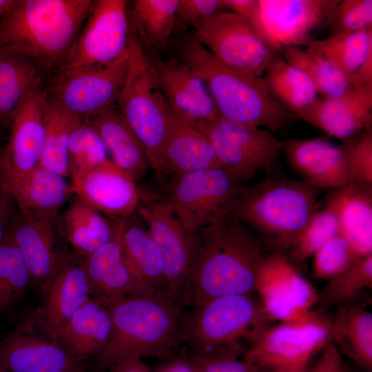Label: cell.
Listing matches in <instances>:
<instances>
[{"label":"cell","mask_w":372,"mask_h":372,"mask_svg":"<svg viewBox=\"0 0 372 372\" xmlns=\"http://www.w3.org/2000/svg\"><path fill=\"white\" fill-rule=\"evenodd\" d=\"M178 0H135L132 6L130 28L141 46L161 49L174 32Z\"/></svg>","instance_id":"obj_37"},{"label":"cell","mask_w":372,"mask_h":372,"mask_svg":"<svg viewBox=\"0 0 372 372\" xmlns=\"http://www.w3.org/2000/svg\"><path fill=\"white\" fill-rule=\"evenodd\" d=\"M45 72L32 59L0 50V125H10L23 100L42 84Z\"/></svg>","instance_id":"obj_35"},{"label":"cell","mask_w":372,"mask_h":372,"mask_svg":"<svg viewBox=\"0 0 372 372\" xmlns=\"http://www.w3.org/2000/svg\"><path fill=\"white\" fill-rule=\"evenodd\" d=\"M183 303L167 293L130 295L110 307L109 340L95 358L106 371L123 360L164 357L181 341Z\"/></svg>","instance_id":"obj_3"},{"label":"cell","mask_w":372,"mask_h":372,"mask_svg":"<svg viewBox=\"0 0 372 372\" xmlns=\"http://www.w3.org/2000/svg\"><path fill=\"white\" fill-rule=\"evenodd\" d=\"M125 220H118L116 232L112 240L88 256L80 258L91 296L108 307L127 296L146 293L123 259L122 234Z\"/></svg>","instance_id":"obj_24"},{"label":"cell","mask_w":372,"mask_h":372,"mask_svg":"<svg viewBox=\"0 0 372 372\" xmlns=\"http://www.w3.org/2000/svg\"><path fill=\"white\" fill-rule=\"evenodd\" d=\"M111 329L110 308L91 296L54 338L76 359L85 363L103 351L109 340Z\"/></svg>","instance_id":"obj_27"},{"label":"cell","mask_w":372,"mask_h":372,"mask_svg":"<svg viewBox=\"0 0 372 372\" xmlns=\"http://www.w3.org/2000/svg\"><path fill=\"white\" fill-rule=\"evenodd\" d=\"M326 26L328 37L341 38L372 28V0H340Z\"/></svg>","instance_id":"obj_45"},{"label":"cell","mask_w":372,"mask_h":372,"mask_svg":"<svg viewBox=\"0 0 372 372\" xmlns=\"http://www.w3.org/2000/svg\"><path fill=\"white\" fill-rule=\"evenodd\" d=\"M5 190V189L3 187V185L0 180V195L3 193V192Z\"/></svg>","instance_id":"obj_56"},{"label":"cell","mask_w":372,"mask_h":372,"mask_svg":"<svg viewBox=\"0 0 372 372\" xmlns=\"http://www.w3.org/2000/svg\"><path fill=\"white\" fill-rule=\"evenodd\" d=\"M47 99L45 134L39 165L66 178L69 176V138L73 128L81 119Z\"/></svg>","instance_id":"obj_39"},{"label":"cell","mask_w":372,"mask_h":372,"mask_svg":"<svg viewBox=\"0 0 372 372\" xmlns=\"http://www.w3.org/2000/svg\"><path fill=\"white\" fill-rule=\"evenodd\" d=\"M280 52L283 59L308 76L320 98H336L353 87L337 67L310 45L285 46Z\"/></svg>","instance_id":"obj_38"},{"label":"cell","mask_w":372,"mask_h":372,"mask_svg":"<svg viewBox=\"0 0 372 372\" xmlns=\"http://www.w3.org/2000/svg\"><path fill=\"white\" fill-rule=\"evenodd\" d=\"M263 25L278 53L285 46H306L327 25L340 0H258Z\"/></svg>","instance_id":"obj_19"},{"label":"cell","mask_w":372,"mask_h":372,"mask_svg":"<svg viewBox=\"0 0 372 372\" xmlns=\"http://www.w3.org/2000/svg\"><path fill=\"white\" fill-rule=\"evenodd\" d=\"M262 372H310L308 366L285 367L262 371Z\"/></svg>","instance_id":"obj_54"},{"label":"cell","mask_w":372,"mask_h":372,"mask_svg":"<svg viewBox=\"0 0 372 372\" xmlns=\"http://www.w3.org/2000/svg\"><path fill=\"white\" fill-rule=\"evenodd\" d=\"M372 286V254L362 257L340 274L329 279L319 296L323 304L341 305Z\"/></svg>","instance_id":"obj_43"},{"label":"cell","mask_w":372,"mask_h":372,"mask_svg":"<svg viewBox=\"0 0 372 372\" xmlns=\"http://www.w3.org/2000/svg\"><path fill=\"white\" fill-rule=\"evenodd\" d=\"M138 212L161 254L167 292L183 302L200 249L198 233L187 230L166 200L140 206Z\"/></svg>","instance_id":"obj_14"},{"label":"cell","mask_w":372,"mask_h":372,"mask_svg":"<svg viewBox=\"0 0 372 372\" xmlns=\"http://www.w3.org/2000/svg\"><path fill=\"white\" fill-rule=\"evenodd\" d=\"M193 123L211 141L223 168L240 182L279 165L282 141L267 130L242 126L220 117Z\"/></svg>","instance_id":"obj_9"},{"label":"cell","mask_w":372,"mask_h":372,"mask_svg":"<svg viewBox=\"0 0 372 372\" xmlns=\"http://www.w3.org/2000/svg\"><path fill=\"white\" fill-rule=\"evenodd\" d=\"M47 105L41 84L26 96L11 121L8 142L0 152V180L8 193L39 165L45 134Z\"/></svg>","instance_id":"obj_16"},{"label":"cell","mask_w":372,"mask_h":372,"mask_svg":"<svg viewBox=\"0 0 372 372\" xmlns=\"http://www.w3.org/2000/svg\"><path fill=\"white\" fill-rule=\"evenodd\" d=\"M107 149L101 137L87 120L73 128L68 142V172L71 183L99 166L107 158Z\"/></svg>","instance_id":"obj_40"},{"label":"cell","mask_w":372,"mask_h":372,"mask_svg":"<svg viewBox=\"0 0 372 372\" xmlns=\"http://www.w3.org/2000/svg\"><path fill=\"white\" fill-rule=\"evenodd\" d=\"M254 291L270 322H287L304 316L320 296L287 254L281 252L266 256L258 271Z\"/></svg>","instance_id":"obj_17"},{"label":"cell","mask_w":372,"mask_h":372,"mask_svg":"<svg viewBox=\"0 0 372 372\" xmlns=\"http://www.w3.org/2000/svg\"><path fill=\"white\" fill-rule=\"evenodd\" d=\"M313 273L318 279H331L356 263L362 257L340 233L337 234L312 256Z\"/></svg>","instance_id":"obj_44"},{"label":"cell","mask_w":372,"mask_h":372,"mask_svg":"<svg viewBox=\"0 0 372 372\" xmlns=\"http://www.w3.org/2000/svg\"><path fill=\"white\" fill-rule=\"evenodd\" d=\"M17 211L14 198L4 190L0 195V242L4 238Z\"/></svg>","instance_id":"obj_52"},{"label":"cell","mask_w":372,"mask_h":372,"mask_svg":"<svg viewBox=\"0 0 372 372\" xmlns=\"http://www.w3.org/2000/svg\"><path fill=\"white\" fill-rule=\"evenodd\" d=\"M16 0H0V18L12 7Z\"/></svg>","instance_id":"obj_55"},{"label":"cell","mask_w":372,"mask_h":372,"mask_svg":"<svg viewBox=\"0 0 372 372\" xmlns=\"http://www.w3.org/2000/svg\"><path fill=\"white\" fill-rule=\"evenodd\" d=\"M192 37L223 64L262 78L277 54L240 16L223 11L193 30Z\"/></svg>","instance_id":"obj_12"},{"label":"cell","mask_w":372,"mask_h":372,"mask_svg":"<svg viewBox=\"0 0 372 372\" xmlns=\"http://www.w3.org/2000/svg\"><path fill=\"white\" fill-rule=\"evenodd\" d=\"M71 185L77 199L112 220L127 219L142 200L135 180L109 158Z\"/></svg>","instance_id":"obj_21"},{"label":"cell","mask_w":372,"mask_h":372,"mask_svg":"<svg viewBox=\"0 0 372 372\" xmlns=\"http://www.w3.org/2000/svg\"><path fill=\"white\" fill-rule=\"evenodd\" d=\"M202 359L198 356L170 359L152 372H201Z\"/></svg>","instance_id":"obj_51"},{"label":"cell","mask_w":372,"mask_h":372,"mask_svg":"<svg viewBox=\"0 0 372 372\" xmlns=\"http://www.w3.org/2000/svg\"><path fill=\"white\" fill-rule=\"evenodd\" d=\"M105 372H152L143 359L133 358L119 362Z\"/></svg>","instance_id":"obj_53"},{"label":"cell","mask_w":372,"mask_h":372,"mask_svg":"<svg viewBox=\"0 0 372 372\" xmlns=\"http://www.w3.org/2000/svg\"><path fill=\"white\" fill-rule=\"evenodd\" d=\"M127 77L115 103L145 149L150 167L160 177L171 112L158 86L143 47L130 34Z\"/></svg>","instance_id":"obj_7"},{"label":"cell","mask_w":372,"mask_h":372,"mask_svg":"<svg viewBox=\"0 0 372 372\" xmlns=\"http://www.w3.org/2000/svg\"><path fill=\"white\" fill-rule=\"evenodd\" d=\"M225 11L222 0H178L175 31L194 30L218 12Z\"/></svg>","instance_id":"obj_47"},{"label":"cell","mask_w":372,"mask_h":372,"mask_svg":"<svg viewBox=\"0 0 372 372\" xmlns=\"http://www.w3.org/2000/svg\"><path fill=\"white\" fill-rule=\"evenodd\" d=\"M36 318L54 338L74 313L91 297L80 258L74 255L59 270L44 293Z\"/></svg>","instance_id":"obj_25"},{"label":"cell","mask_w":372,"mask_h":372,"mask_svg":"<svg viewBox=\"0 0 372 372\" xmlns=\"http://www.w3.org/2000/svg\"><path fill=\"white\" fill-rule=\"evenodd\" d=\"M291 169L306 183L322 189H340L351 183L342 143L335 145L323 138L282 141Z\"/></svg>","instance_id":"obj_22"},{"label":"cell","mask_w":372,"mask_h":372,"mask_svg":"<svg viewBox=\"0 0 372 372\" xmlns=\"http://www.w3.org/2000/svg\"><path fill=\"white\" fill-rule=\"evenodd\" d=\"M216 167H223L208 137L195 124L171 112L160 177Z\"/></svg>","instance_id":"obj_26"},{"label":"cell","mask_w":372,"mask_h":372,"mask_svg":"<svg viewBox=\"0 0 372 372\" xmlns=\"http://www.w3.org/2000/svg\"><path fill=\"white\" fill-rule=\"evenodd\" d=\"M7 232L25 261L33 285L44 294L59 270L74 256L64 237L61 216L15 214Z\"/></svg>","instance_id":"obj_15"},{"label":"cell","mask_w":372,"mask_h":372,"mask_svg":"<svg viewBox=\"0 0 372 372\" xmlns=\"http://www.w3.org/2000/svg\"><path fill=\"white\" fill-rule=\"evenodd\" d=\"M261 79L271 96L298 118L320 98L308 76L282 57L276 56Z\"/></svg>","instance_id":"obj_36"},{"label":"cell","mask_w":372,"mask_h":372,"mask_svg":"<svg viewBox=\"0 0 372 372\" xmlns=\"http://www.w3.org/2000/svg\"><path fill=\"white\" fill-rule=\"evenodd\" d=\"M338 196L335 190L323 208L317 209L290 250L289 260L300 263L312 256L327 241L339 233Z\"/></svg>","instance_id":"obj_42"},{"label":"cell","mask_w":372,"mask_h":372,"mask_svg":"<svg viewBox=\"0 0 372 372\" xmlns=\"http://www.w3.org/2000/svg\"><path fill=\"white\" fill-rule=\"evenodd\" d=\"M225 11L233 12L243 18L272 48L265 31L258 0H222Z\"/></svg>","instance_id":"obj_48"},{"label":"cell","mask_w":372,"mask_h":372,"mask_svg":"<svg viewBox=\"0 0 372 372\" xmlns=\"http://www.w3.org/2000/svg\"><path fill=\"white\" fill-rule=\"evenodd\" d=\"M310 372H346L342 354L332 342L322 350Z\"/></svg>","instance_id":"obj_50"},{"label":"cell","mask_w":372,"mask_h":372,"mask_svg":"<svg viewBox=\"0 0 372 372\" xmlns=\"http://www.w3.org/2000/svg\"><path fill=\"white\" fill-rule=\"evenodd\" d=\"M92 0H16L0 20V50L26 56L45 72L63 63Z\"/></svg>","instance_id":"obj_2"},{"label":"cell","mask_w":372,"mask_h":372,"mask_svg":"<svg viewBox=\"0 0 372 372\" xmlns=\"http://www.w3.org/2000/svg\"><path fill=\"white\" fill-rule=\"evenodd\" d=\"M286 176L267 178L245 187L229 212L285 254L291 250L318 209L320 191Z\"/></svg>","instance_id":"obj_5"},{"label":"cell","mask_w":372,"mask_h":372,"mask_svg":"<svg viewBox=\"0 0 372 372\" xmlns=\"http://www.w3.org/2000/svg\"><path fill=\"white\" fill-rule=\"evenodd\" d=\"M347 157L351 183L372 187V130L342 143Z\"/></svg>","instance_id":"obj_46"},{"label":"cell","mask_w":372,"mask_h":372,"mask_svg":"<svg viewBox=\"0 0 372 372\" xmlns=\"http://www.w3.org/2000/svg\"><path fill=\"white\" fill-rule=\"evenodd\" d=\"M194 308L183 316L181 341L203 358H238L244 343L250 347L270 322L251 294L216 297Z\"/></svg>","instance_id":"obj_6"},{"label":"cell","mask_w":372,"mask_h":372,"mask_svg":"<svg viewBox=\"0 0 372 372\" xmlns=\"http://www.w3.org/2000/svg\"><path fill=\"white\" fill-rule=\"evenodd\" d=\"M223 167L172 176L167 203L183 227L191 232L229 210L245 188Z\"/></svg>","instance_id":"obj_10"},{"label":"cell","mask_w":372,"mask_h":372,"mask_svg":"<svg viewBox=\"0 0 372 372\" xmlns=\"http://www.w3.org/2000/svg\"><path fill=\"white\" fill-rule=\"evenodd\" d=\"M307 45L327 58L352 87L372 85V28L341 38L314 39Z\"/></svg>","instance_id":"obj_30"},{"label":"cell","mask_w":372,"mask_h":372,"mask_svg":"<svg viewBox=\"0 0 372 372\" xmlns=\"http://www.w3.org/2000/svg\"><path fill=\"white\" fill-rule=\"evenodd\" d=\"M331 342L362 369H372V314L357 304L338 306L331 321Z\"/></svg>","instance_id":"obj_34"},{"label":"cell","mask_w":372,"mask_h":372,"mask_svg":"<svg viewBox=\"0 0 372 372\" xmlns=\"http://www.w3.org/2000/svg\"><path fill=\"white\" fill-rule=\"evenodd\" d=\"M331 342V321L313 309L304 316L267 327L246 350L245 360L262 371L308 366Z\"/></svg>","instance_id":"obj_8"},{"label":"cell","mask_w":372,"mask_h":372,"mask_svg":"<svg viewBox=\"0 0 372 372\" xmlns=\"http://www.w3.org/2000/svg\"><path fill=\"white\" fill-rule=\"evenodd\" d=\"M124 261L147 293H167L164 264L145 226L126 219L122 234Z\"/></svg>","instance_id":"obj_29"},{"label":"cell","mask_w":372,"mask_h":372,"mask_svg":"<svg viewBox=\"0 0 372 372\" xmlns=\"http://www.w3.org/2000/svg\"><path fill=\"white\" fill-rule=\"evenodd\" d=\"M200 358L203 361L201 372H262L256 365L244 358Z\"/></svg>","instance_id":"obj_49"},{"label":"cell","mask_w":372,"mask_h":372,"mask_svg":"<svg viewBox=\"0 0 372 372\" xmlns=\"http://www.w3.org/2000/svg\"><path fill=\"white\" fill-rule=\"evenodd\" d=\"M178 58L205 83L219 117L273 133L295 117L271 96L261 78L223 64L192 37L183 43Z\"/></svg>","instance_id":"obj_4"},{"label":"cell","mask_w":372,"mask_h":372,"mask_svg":"<svg viewBox=\"0 0 372 372\" xmlns=\"http://www.w3.org/2000/svg\"><path fill=\"white\" fill-rule=\"evenodd\" d=\"M32 284L20 251L6 232L0 242V315L17 302Z\"/></svg>","instance_id":"obj_41"},{"label":"cell","mask_w":372,"mask_h":372,"mask_svg":"<svg viewBox=\"0 0 372 372\" xmlns=\"http://www.w3.org/2000/svg\"><path fill=\"white\" fill-rule=\"evenodd\" d=\"M300 118L346 143L371 129L372 85L353 87L332 99L319 98Z\"/></svg>","instance_id":"obj_23"},{"label":"cell","mask_w":372,"mask_h":372,"mask_svg":"<svg viewBox=\"0 0 372 372\" xmlns=\"http://www.w3.org/2000/svg\"><path fill=\"white\" fill-rule=\"evenodd\" d=\"M85 120L99 133L117 166L134 180L145 174L150 166L145 149L115 105Z\"/></svg>","instance_id":"obj_28"},{"label":"cell","mask_w":372,"mask_h":372,"mask_svg":"<svg viewBox=\"0 0 372 372\" xmlns=\"http://www.w3.org/2000/svg\"><path fill=\"white\" fill-rule=\"evenodd\" d=\"M150 63L172 114L191 123L219 118L205 83L187 63L174 56Z\"/></svg>","instance_id":"obj_20"},{"label":"cell","mask_w":372,"mask_h":372,"mask_svg":"<svg viewBox=\"0 0 372 372\" xmlns=\"http://www.w3.org/2000/svg\"><path fill=\"white\" fill-rule=\"evenodd\" d=\"M129 67V50L109 63L56 74L47 98L81 120L113 107L124 85Z\"/></svg>","instance_id":"obj_11"},{"label":"cell","mask_w":372,"mask_h":372,"mask_svg":"<svg viewBox=\"0 0 372 372\" xmlns=\"http://www.w3.org/2000/svg\"><path fill=\"white\" fill-rule=\"evenodd\" d=\"M130 37L126 1H93L77 38L56 74L116 61L127 52Z\"/></svg>","instance_id":"obj_13"},{"label":"cell","mask_w":372,"mask_h":372,"mask_svg":"<svg viewBox=\"0 0 372 372\" xmlns=\"http://www.w3.org/2000/svg\"><path fill=\"white\" fill-rule=\"evenodd\" d=\"M198 233L200 249L184 291L183 305L197 306L223 296L251 294L267 256L243 223L227 212Z\"/></svg>","instance_id":"obj_1"},{"label":"cell","mask_w":372,"mask_h":372,"mask_svg":"<svg viewBox=\"0 0 372 372\" xmlns=\"http://www.w3.org/2000/svg\"><path fill=\"white\" fill-rule=\"evenodd\" d=\"M39 322L27 318L0 341V372H87Z\"/></svg>","instance_id":"obj_18"},{"label":"cell","mask_w":372,"mask_h":372,"mask_svg":"<svg viewBox=\"0 0 372 372\" xmlns=\"http://www.w3.org/2000/svg\"><path fill=\"white\" fill-rule=\"evenodd\" d=\"M65 240L79 258H84L112 240L118 220L110 219L76 199L61 216Z\"/></svg>","instance_id":"obj_32"},{"label":"cell","mask_w":372,"mask_h":372,"mask_svg":"<svg viewBox=\"0 0 372 372\" xmlns=\"http://www.w3.org/2000/svg\"><path fill=\"white\" fill-rule=\"evenodd\" d=\"M10 194L21 213L52 216L59 214L74 192L65 177L38 165Z\"/></svg>","instance_id":"obj_31"},{"label":"cell","mask_w":372,"mask_h":372,"mask_svg":"<svg viewBox=\"0 0 372 372\" xmlns=\"http://www.w3.org/2000/svg\"><path fill=\"white\" fill-rule=\"evenodd\" d=\"M335 190L339 233L362 256L372 254V187L351 182Z\"/></svg>","instance_id":"obj_33"}]
</instances>
